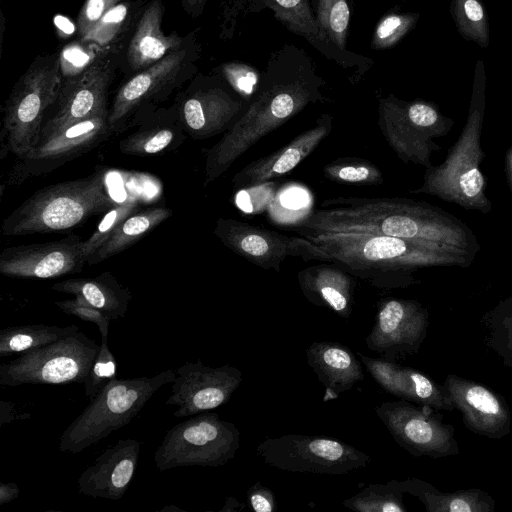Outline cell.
<instances>
[{
    "label": "cell",
    "instance_id": "3",
    "mask_svg": "<svg viewBox=\"0 0 512 512\" xmlns=\"http://www.w3.org/2000/svg\"><path fill=\"white\" fill-rule=\"evenodd\" d=\"M485 109L484 83L476 82L466 123L445 160L425 169L423 184L411 193L428 194L467 210L487 214L492 203L481 171L485 153L481 147Z\"/></svg>",
    "mask_w": 512,
    "mask_h": 512
},
{
    "label": "cell",
    "instance_id": "26",
    "mask_svg": "<svg viewBox=\"0 0 512 512\" xmlns=\"http://www.w3.org/2000/svg\"><path fill=\"white\" fill-rule=\"evenodd\" d=\"M184 58V50L173 51L121 86L109 113L112 130L139 104L167 85L180 70Z\"/></svg>",
    "mask_w": 512,
    "mask_h": 512
},
{
    "label": "cell",
    "instance_id": "11",
    "mask_svg": "<svg viewBox=\"0 0 512 512\" xmlns=\"http://www.w3.org/2000/svg\"><path fill=\"white\" fill-rule=\"evenodd\" d=\"M256 450L266 464L288 472L343 475L367 466L371 460L359 449L327 436L266 438Z\"/></svg>",
    "mask_w": 512,
    "mask_h": 512
},
{
    "label": "cell",
    "instance_id": "36",
    "mask_svg": "<svg viewBox=\"0 0 512 512\" xmlns=\"http://www.w3.org/2000/svg\"><path fill=\"white\" fill-rule=\"evenodd\" d=\"M453 14L460 32L486 47L489 43L488 20L478 0H453Z\"/></svg>",
    "mask_w": 512,
    "mask_h": 512
},
{
    "label": "cell",
    "instance_id": "21",
    "mask_svg": "<svg viewBox=\"0 0 512 512\" xmlns=\"http://www.w3.org/2000/svg\"><path fill=\"white\" fill-rule=\"evenodd\" d=\"M356 355L386 393L430 409H456L445 385L438 384L424 373L384 358H371L360 352Z\"/></svg>",
    "mask_w": 512,
    "mask_h": 512
},
{
    "label": "cell",
    "instance_id": "6",
    "mask_svg": "<svg viewBox=\"0 0 512 512\" xmlns=\"http://www.w3.org/2000/svg\"><path fill=\"white\" fill-rule=\"evenodd\" d=\"M174 379L173 369L151 377L111 379L63 431L59 451L80 453L129 424L152 396Z\"/></svg>",
    "mask_w": 512,
    "mask_h": 512
},
{
    "label": "cell",
    "instance_id": "16",
    "mask_svg": "<svg viewBox=\"0 0 512 512\" xmlns=\"http://www.w3.org/2000/svg\"><path fill=\"white\" fill-rule=\"evenodd\" d=\"M108 118L107 111L41 136L22 159L25 165L19 174L24 176L49 171L93 148L113 131Z\"/></svg>",
    "mask_w": 512,
    "mask_h": 512
},
{
    "label": "cell",
    "instance_id": "50",
    "mask_svg": "<svg viewBox=\"0 0 512 512\" xmlns=\"http://www.w3.org/2000/svg\"><path fill=\"white\" fill-rule=\"evenodd\" d=\"M193 8H202L206 0H185Z\"/></svg>",
    "mask_w": 512,
    "mask_h": 512
},
{
    "label": "cell",
    "instance_id": "13",
    "mask_svg": "<svg viewBox=\"0 0 512 512\" xmlns=\"http://www.w3.org/2000/svg\"><path fill=\"white\" fill-rule=\"evenodd\" d=\"M428 325V310L418 301L384 298L377 302L375 323L365 343L369 350L395 362L400 357L418 352Z\"/></svg>",
    "mask_w": 512,
    "mask_h": 512
},
{
    "label": "cell",
    "instance_id": "30",
    "mask_svg": "<svg viewBox=\"0 0 512 512\" xmlns=\"http://www.w3.org/2000/svg\"><path fill=\"white\" fill-rule=\"evenodd\" d=\"M171 214L172 211L164 207L134 212L116 228L110 238L86 262L96 264L122 252Z\"/></svg>",
    "mask_w": 512,
    "mask_h": 512
},
{
    "label": "cell",
    "instance_id": "45",
    "mask_svg": "<svg viewBox=\"0 0 512 512\" xmlns=\"http://www.w3.org/2000/svg\"><path fill=\"white\" fill-rule=\"evenodd\" d=\"M247 503L255 512H273L277 508L274 493L260 482H256L246 493Z\"/></svg>",
    "mask_w": 512,
    "mask_h": 512
},
{
    "label": "cell",
    "instance_id": "8",
    "mask_svg": "<svg viewBox=\"0 0 512 512\" xmlns=\"http://www.w3.org/2000/svg\"><path fill=\"white\" fill-rule=\"evenodd\" d=\"M378 127L387 144L405 164L432 166L431 156L441 146L436 138L447 135L454 121L430 102L402 101L394 96L379 100Z\"/></svg>",
    "mask_w": 512,
    "mask_h": 512
},
{
    "label": "cell",
    "instance_id": "48",
    "mask_svg": "<svg viewBox=\"0 0 512 512\" xmlns=\"http://www.w3.org/2000/svg\"><path fill=\"white\" fill-rule=\"evenodd\" d=\"M20 488L16 483L0 484V505L7 504L19 496Z\"/></svg>",
    "mask_w": 512,
    "mask_h": 512
},
{
    "label": "cell",
    "instance_id": "42",
    "mask_svg": "<svg viewBox=\"0 0 512 512\" xmlns=\"http://www.w3.org/2000/svg\"><path fill=\"white\" fill-rule=\"evenodd\" d=\"M491 321L489 345L501 355L507 366L512 367V309L503 310L498 319L492 317Z\"/></svg>",
    "mask_w": 512,
    "mask_h": 512
},
{
    "label": "cell",
    "instance_id": "47",
    "mask_svg": "<svg viewBox=\"0 0 512 512\" xmlns=\"http://www.w3.org/2000/svg\"><path fill=\"white\" fill-rule=\"evenodd\" d=\"M29 413H20L15 409V404L9 401H0V426L9 424L14 420L29 419Z\"/></svg>",
    "mask_w": 512,
    "mask_h": 512
},
{
    "label": "cell",
    "instance_id": "46",
    "mask_svg": "<svg viewBox=\"0 0 512 512\" xmlns=\"http://www.w3.org/2000/svg\"><path fill=\"white\" fill-rule=\"evenodd\" d=\"M224 74L230 84L241 94H250L256 83V76L245 66L229 64L224 66Z\"/></svg>",
    "mask_w": 512,
    "mask_h": 512
},
{
    "label": "cell",
    "instance_id": "40",
    "mask_svg": "<svg viewBox=\"0 0 512 512\" xmlns=\"http://www.w3.org/2000/svg\"><path fill=\"white\" fill-rule=\"evenodd\" d=\"M279 9L277 16L294 31L318 36V25L315 24L306 0H274Z\"/></svg>",
    "mask_w": 512,
    "mask_h": 512
},
{
    "label": "cell",
    "instance_id": "1",
    "mask_svg": "<svg viewBox=\"0 0 512 512\" xmlns=\"http://www.w3.org/2000/svg\"><path fill=\"white\" fill-rule=\"evenodd\" d=\"M300 235L369 233L430 242L473 255L480 245L472 229L451 213L401 197H336L324 200L293 224Z\"/></svg>",
    "mask_w": 512,
    "mask_h": 512
},
{
    "label": "cell",
    "instance_id": "18",
    "mask_svg": "<svg viewBox=\"0 0 512 512\" xmlns=\"http://www.w3.org/2000/svg\"><path fill=\"white\" fill-rule=\"evenodd\" d=\"M110 81L111 70L101 62L91 64L69 79L61 88L58 109L42 126L40 137L107 112L106 96Z\"/></svg>",
    "mask_w": 512,
    "mask_h": 512
},
{
    "label": "cell",
    "instance_id": "29",
    "mask_svg": "<svg viewBox=\"0 0 512 512\" xmlns=\"http://www.w3.org/2000/svg\"><path fill=\"white\" fill-rule=\"evenodd\" d=\"M400 482L403 491L418 498L428 512H493L495 509L494 499L480 488L442 492L418 478Z\"/></svg>",
    "mask_w": 512,
    "mask_h": 512
},
{
    "label": "cell",
    "instance_id": "31",
    "mask_svg": "<svg viewBox=\"0 0 512 512\" xmlns=\"http://www.w3.org/2000/svg\"><path fill=\"white\" fill-rule=\"evenodd\" d=\"M184 127L176 121H155L142 126L119 144L120 151L128 155L147 156L174 148L184 139Z\"/></svg>",
    "mask_w": 512,
    "mask_h": 512
},
{
    "label": "cell",
    "instance_id": "15",
    "mask_svg": "<svg viewBox=\"0 0 512 512\" xmlns=\"http://www.w3.org/2000/svg\"><path fill=\"white\" fill-rule=\"evenodd\" d=\"M77 235L6 248L0 255V273L9 277L49 279L81 271L86 259Z\"/></svg>",
    "mask_w": 512,
    "mask_h": 512
},
{
    "label": "cell",
    "instance_id": "24",
    "mask_svg": "<svg viewBox=\"0 0 512 512\" xmlns=\"http://www.w3.org/2000/svg\"><path fill=\"white\" fill-rule=\"evenodd\" d=\"M305 298L319 307H326L348 319L352 312L355 282L340 266L325 262L306 267L297 274Z\"/></svg>",
    "mask_w": 512,
    "mask_h": 512
},
{
    "label": "cell",
    "instance_id": "44",
    "mask_svg": "<svg viewBox=\"0 0 512 512\" xmlns=\"http://www.w3.org/2000/svg\"><path fill=\"white\" fill-rule=\"evenodd\" d=\"M120 0H86L77 19V28L80 36L84 38L95 24Z\"/></svg>",
    "mask_w": 512,
    "mask_h": 512
},
{
    "label": "cell",
    "instance_id": "2",
    "mask_svg": "<svg viewBox=\"0 0 512 512\" xmlns=\"http://www.w3.org/2000/svg\"><path fill=\"white\" fill-rule=\"evenodd\" d=\"M293 256L334 263L380 289L412 285L421 268H466L475 257L450 246L369 233L303 234L294 238Z\"/></svg>",
    "mask_w": 512,
    "mask_h": 512
},
{
    "label": "cell",
    "instance_id": "34",
    "mask_svg": "<svg viewBox=\"0 0 512 512\" xmlns=\"http://www.w3.org/2000/svg\"><path fill=\"white\" fill-rule=\"evenodd\" d=\"M324 176L336 183L353 185H381L384 177L371 161L358 157L338 158L323 168Z\"/></svg>",
    "mask_w": 512,
    "mask_h": 512
},
{
    "label": "cell",
    "instance_id": "17",
    "mask_svg": "<svg viewBox=\"0 0 512 512\" xmlns=\"http://www.w3.org/2000/svg\"><path fill=\"white\" fill-rule=\"evenodd\" d=\"M462 420L471 432L499 440L511 430V413L505 399L481 383L447 375L444 383Z\"/></svg>",
    "mask_w": 512,
    "mask_h": 512
},
{
    "label": "cell",
    "instance_id": "28",
    "mask_svg": "<svg viewBox=\"0 0 512 512\" xmlns=\"http://www.w3.org/2000/svg\"><path fill=\"white\" fill-rule=\"evenodd\" d=\"M52 289L82 297L110 320L124 317L132 298L130 291L109 272L94 278L66 279L53 284Z\"/></svg>",
    "mask_w": 512,
    "mask_h": 512
},
{
    "label": "cell",
    "instance_id": "5",
    "mask_svg": "<svg viewBox=\"0 0 512 512\" xmlns=\"http://www.w3.org/2000/svg\"><path fill=\"white\" fill-rule=\"evenodd\" d=\"M115 205L103 173L37 190L2 224L6 236L68 230Z\"/></svg>",
    "mask_w": 512,
    "mask_h": 512
},
{
    "label": "cell",
    "instance_id": "9",
    "mask_svg": "<svg viewBox=\"0 0 512 512\" xmlns=\"http://www.w3.org/2000/svg\"><path fill=\"white\" fill-rule=\"evenodd\" d=\"M100 345L80 330L0 366V385L84 384Z\"/></svg>",
    "mask_w": 512,
    "mask_h": 512
},
{
    "label": "cell",
    "instance_id": "4",
    "mask_svg": "<svg viewBox=\"0 0 512 512\" xmlns=\"http://www.w3.org/2000/svg\"><path fill=\"white\" fill-rule=\"evenodd\" d=\"M319 97L314 87L302 81L273 83L261 89L233 126L207 151L204 185L220 177L264 136Z\"/></svg>",
    "mask_w": 512,
    "mask_h": 512
},
{
    "label": "cell",
    "instance_id": "39",
    "mask_svg": "<svg viewBox=\"0 0 512 512\" xmlns=\"http://www.w3.org/2000/svg\"><path fill=\"white\" fill-rule=\"evenodd\" d=\"M415 15H387L378 23L372 39L374 49H387L395 45L413 26Z\"/></svg>",
    "mask_w": 512,
    "mask_h": 512
},
{
    "label": "cell",
    "instance_id": "7",
    "mask_svg": "<svg viewBox=\"0 0 512 512\" xmlns=\"http://www.w3.org/2000/svg\"><path fill=\"white\" fill-rule=\"evenodd\" d=\"M239 446L236 425L206 411L170 428L154 461L159 471L186 466L218 467L232 460Z\"/></svg>",
    "mask_w": 512,
    "mask_h": 512
},
{
    "label": "cell",
    "instance_id": "10",
    "mask_svg": "<svg viewBox=\"0 0 512 512\" xmlns=\"http://www.w3.org/2000/svg\"><path fill=\"white\" fill-rule=\"evenodd\" d=\"M59 67L60 59L31 67L7 100L3 135L8 150L20 159L38 142L45 112L58 100L62 88Z\"/></svg>",
    "mask_w": 512,
    "mask_h": 512
},
{
    "label": "cell",
    "instance_id": "41",
    "mask_svg": "<svg viewBox=\"0 0 512 512\" xmlns=\"http://www.w3.org/2000/svg\"><path fill=\"white\" fill-rule=\"evenodd\" d=\"M128 10L126 3H118L95 24L83 40L99 45L111 42L123 26Z\"/></svg>",
    "mask_w": 512,
    "mask_h": 512
},
{
    "label": "cell",
    "instance_id": "14",
    "mask_svg": "<svg viewBox=\"0 0 512 512\" xmlns=\"http://www.w3.org/2000/svg\"><path fill=\"white\" fill-rule=\"evenodd\" d=\"M242 382L241 371L233 366L210 367L199 359L175 370L167 405L177 406L178 418L193 416L226 404Z\"/></svg>",
    "mask_w": 512,
    "mask_h": 512
},
{
    "label": "cell",
    "instance_id": "33",
    "mask_svg": "<svg viewBox=\"0 0 512 512\" xmlns=\"http://www.w3.org/2000/svg\"><path fill=\"white\" fill-rule=\"evenodd\" d=\"M401 482L391 480L386 484H369L343 505L358 512H406Z\"/></svg>",
    "mask_w": 512,
    "mask_h": 512
},
{
    "label": "cell",
    "instance_id": "49",
    "mask_svg": "<svg viewBox=\"0 0 512 512\" xmlns=\"http://www.w3.org/2000/svg\"><path fill=\"white\" fill-rule=\"evenodd\" d=\"M505 172L507 183L512 194V146L509 147L505 155Z\"/></svg>",
    "mask_w": 512,
    "mask_h": 512
},
{
    "label": "cell",
    "instance_id": "25",
    "mask_svg": "<svg viewBox=\"0 0 512 512\" xmlns=\"http://www.w3.org/2000/svg\"><path fill=\"white\" fill-rule=\"evenodd\" d=\"M307 363L326 388L325 400L337 398L364 380L355 354L347 346L331 341L313 342L306 350Z\"/></svg>",
    "mask_w": 512,
    "mask_h": 512
},
{
    "label": "cell",
    "instance_id": "37",
    "mask_svg": "<svg viewBox=\"0 0 512 512\" xmlns=\"http://www.w3.org/2000/svg\"><path fill=\"white\" fill-rule=\"evenodd\" d=\"M139 207L137 198L130 197L115 204L106 212L94 233L82 243V253L87 259L92 256L113 234L116 228Z\"/></svg>",
    "mask_w": 512,
    "mask_h": 512
},
{
    "label": "cell",
    "instance_id": "27",
    "mask_svg": "<svg viewBox=\"0 0 512 512\" xmlns=\"http://www.w3.org/2000/svg\"><path fill=\"white\" fill-rule=\"evenodd\" d=\"M163 12L162 0H154L139 20L127 53L134 70L153 65L181 44L182 39L177 34L164 35L161 29Z\"/></svg>",
    "mask_w": 512,
    "mask_h": 512
},
{
    "label": "cell",
    "instance_id": "23",
    "mask_svg": "<svg viewBox=\"0 0 512 512\" xmlns=\"http://www.w3.org/2000/svg\"><path fill=\"white\" fill-rule=\"evenodd\" d=\"M244 107L220 88L197 91L188 97L180 109L184 130L194 139H206L227 132Z\"/></svg>",
    "mask_w": 512,
    "mask_h": 512
},
{
    "label": "cell",
    "instance_id": "12",
    "mask_svg": "<svg viewBox=\"0 0 512 512\" xmlns=\"http://www.w3.org/2000/svg\"><path fill=\"white\" fill-rule=\"evenodd\" d=\"M376 413L394 441L415 457L438 459L459 454L454 427L443 423L430 408L401 399L381 403Z\"/></svg>",
    "mask_w": 512,
    "mask_h": 512
},
{
    "label": "cell",
    "instance_id": "19",
    "mask_svg": "<svg viewBox=\"0 0 512 512\" xmlns=\"http://www.w3.org/2000/svg\"><path fill=\"white\" fill-rule=\"evenodd\" d=\"M332 127L333 117L329 114L320 115L313 127L280 149L250 162L238 171L232 178L234 188L249 190L291 172L332 132Z\"/></svg>",
    "mask_w": 512,
    "mask_h": 512
},
{
    "label": "cell",
    "instance_id": "51",
    "mask_svg": "<svg viewBox=\"0 0 512 512\" xmlns=\"http://www.w3.org/2000/svg\"><path fill=\"white\" fill-rule=\"evenodd\" d=\"M160 511H161V512H164V511H168V512H171V511H175V512H176V511H180V512H182L183 510H182L181 508L177 507V506H176V505H174V504H170L169 506H165V507H163Z\"/></svg>",
    "mask_w": 512,
    "mask_h": 512
},
{
    "label": "cell",
    "instance_id": "22",
    "mask_svg": "<svg viewBox=\"0 0 512 512\" xmlns=\"http://www.w3.org/2000/svg\"><path fill=\"white\" fill-rule=\"evenodd\" d=\"M140 443L120 439L102 452L78 478L79 493L93 498L121 499L136 472Z\"/></svg>",
    "mask_w": 512,
    "mask_h": 512
},
{
    "label": "cell",
    "instance_id": "20",
    "mask_svg": "<svg viewBox=\"0 0 512 512\" xmlns=\"http://www.w3.org/2000/svg\"><path fill=\"white\" fill-rule=\"evenodd\" d=\"M224 246L256 266L280 271L281 264L293 256L294 237L233 218H219L213 231Z\"/></svg>",
    "mask_w": 512,
    "mask_h": 512
},
{
    "label": "cell",
    "instance_id": "43",
    "mask_svg": "<svg viewBox=\"0 0 512 512\" xmlns=\"http://www.w3.org/2000/svg\"><path fill=\"white\" fill-rule=\"evenodd\" d=\"M55 304L68 315H74L83 321L94 323L100 334H108L111 320L82 297L75 296L74 299L57 301Z\"/></svg>",
    "mask_w": 512,
    "mask_h": 512
},
{
    "label": "cell",
    "instance_id": "38",
    "mask_svg": "<svg viewBox=\"0 0 512 512\" xmlns=\"http://www.w3.org/2000/svg\"><path fill=\"white\" fill-rule=\"evenodd\" d=\"M108 334H101L99 352L84 382L85 395L91 400L116 377V359L108 347Z\"/></svg>",
    "mask_w": 512,
    "mask_h": 512
},
{
    "label": "cell",
    "instance_id": "32",
    "mask_svg": "<svg viewBox=\"0 0 512 512\" xmlns=\"http://www.w3.org/2000/svg\"><path fill=\"white\" fill-rule=\"evenodd\" d=\"M77 331L79 328L75 324L66 327L43 324L6 327L0 331V356L24 353L58 341Z\"/></svg>",
    "mask_w": 512,
    "mask_h": 512
},
{
    "label": "cell",
    "instance_id": "35",
    "mask_svg": "<svg viewBox=\"0 0 512 512\" xmlns=\"http://www.w3.org/2000/svg\"><path fill=\"white\" fill-rule=\"evenodd\" d=\"M317 25L324 37L345 48L350 10L347 0H318Z\"/></svg>",
    "mask_w": 512,
    "mask_h": 512
}]
</instances>
